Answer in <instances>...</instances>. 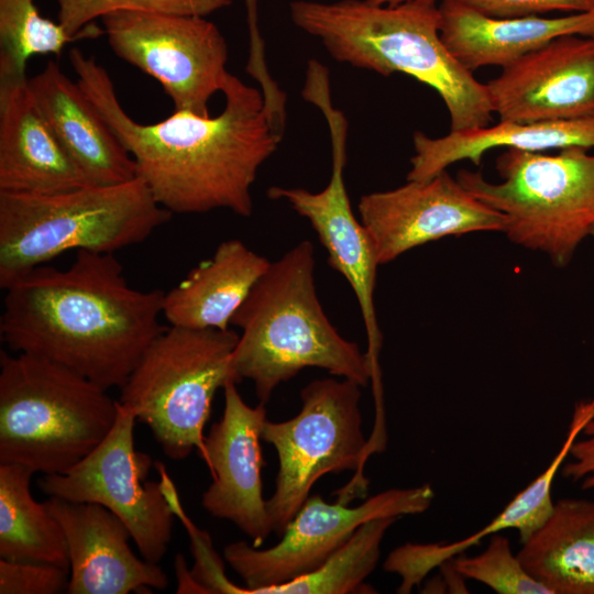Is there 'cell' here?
<instances>
[{
	"instance_id": "cell-1",
	"label": "cell",
	"mask_w": 594,
	"mask_h": 594,
	"mask_svg": "<svg viewBox=\"0 0 594 594\" xmlns=\"http://www.w3.org/2000/svg\"><path fill=\"white\" fill-rule=\"evenodd\" d=\"M69 61L78 84L133 158L136 177L162 207L172 213L252 215V185L283 136L261 89L230 74L217 117L175 110L142 124L122 108L110 75L94 56L73 48Z\"/></svg>"
},
{
	"instance_id": "cell-2",
	"label": "cell",
	"mask_w": 594,
	"mask_h": 594,
	"mask_svg": "<svg viewBox=\"0 0 594 594\" xmlns=\"http://www.w3.org/2000/svg\"><path fill=\"white\" fill-rule=\"evenodd\" d=\"M2 341L105 389L123 386L162 326L161 289L132 287L114 253L76 251L68 268L37 266L6 289Z\"/></svg>"
},
{
	"instance_id": "cell-3",
	"label": "cell",
	"mask_w": 594,
	"mask_h": 594,
	"mask_svg": "<svg viewBox=\"0 0 594 594\" xmlns=\"http://www.w3.org/2000/svg\"><path fill=\"white\" fill-rule=\"evenodd\" d=\"M296 26L317 37L340 63L382 76L403 73L431 87L450 117V131L490 125L485 84L447 48L436 0L377 6L367 0L293 1Z\"/></svg>"
},
{
	"instance_id": "cell-4",
	"label": "cell",
	"mask_w": 594,
	"mask_h": 594,
	"mask_svg": "<svg viewBox=\"0 0 594 594\" xmlns=\"http://www.w3.org/2000/svg\"><path fill=\"white\" fill-rule=\"evenodd\" d=\"M315 267L314 244L304 240L270 263L231 319L242 331L232 355L234 374L238 382L254 383L262 404L307 367L362 387L372 381L367 353L344 339L326 316Z\"/></svg>"
},
{
	"instance_id": "cell-5",
	"label": "cell",
	"mask_w": 594,
	"mask_h": 594,
	"mask_svg": "<svg viewBox=\"0 0 594 594\" xmlns=\"http://www.w3.org/2000/svg\"><path fill=\"white\" fill-rule=\"evenodd\" d=\"M172 216L139 177L47 195L0 193V287L72 250L140 244Z\"/></svg>"
},
{
	"instance_id": "cell-6",
	"label": "cell",
	"mask_w": 594,
	"mask_h": 594,
	"mask_svg": "<svg viewBox=\"0 0 594 594\" xmlns=\"http://www.w3.org/2000/svg\"><path fill=\"white\" fill-rule=\"evenodd\" d=\"M119 400L85 376L28 353L0 352V463L62 474L110 432Z\"/></svg>"
},
{
	"instance_id": "cell-7",
	"label": "cell",
	"mask_w": 594,
	"mask_h": 594,
	"mask_svg": "<svg viewBox=\"0 0 594 594\" xmlns=\"http://www.w3.org/2000/svg\"><path fill=\"white\" fill-rule=\"evenodd\" d=\"M501 182L461 169L457 179L506 219L517 245L566 266L594 231V153L572 146L556 154L507 148L496 160Z\"/></svg>"
},
{
	"instance_id": "cell-8",
	"label": "cell",
	"mask_w": 594,
	"mask_h": 594,
	"mask_svg": "<svg viewBox=\"0 0 594 594\" xmlns=\"http://www.w3.org/2000/svg\"><path fill=\"white\" fill-rule=\"evenodd\" d=\"M240 334L169 326L145 349L120 388L119 403L145 424L172 460L204 451L212 399L229 382Z\"/></svg>"
},
{
	"instance_id": "cell-9",
	"label": "cell",
	"mask_w": 594,
	"mask_h": 594,
	"mask_svg": "<svg viewBox=\"0 0 594 594\" xmlns=\"http://www.w3.org/2000/svg\"><path fill=\"white\" fill-rule=\"evenodd\" d=\"M361 387L348 378L315 380L301 389V409L295 417L265 420L262 440L274 447L278 458L275 491L266 501L275 534L283 535L311 487L328 473L358 472L339 491V502L365 496L369 440L362 431Z\"/></svg>"
},
{
	"instance_id": "cell-10",
	"label": "cell",
	"mask_w": 594,
	"mask_h": 594,
	"mask_svg": "<svg viewBox=\"0 0 594 594\" xmlns=\"http://www.w3.org/2000/svg\"><path fill=\"white\" fill-rule=\"evenodd\" d=\"M328 69L320 63L307 67L301 90L302 98L320 109L328 123L332 147V172L328 185L312 193L305 188L272 186L267 196L284 200L299 216L306 218L328 253L329 265L352 287L364 321L372 365V382L381 388L378 354L382 333L378 327L374 290L380 265L374 242L352 210L344 184L346 163L348 121L331 102Z\"/></svg>"
},
{
	"instance_id": "cell-11",
	"label": "cell",
	"mask_w": 594,
	"mask_h": 594,
	"mask_svg": "<svg viewBox=\"0 0 594 594\" xmlns=\"http://www.w3.org/2000/svg\"><path fill=\"white\" fill-rule=\"evenodd\" d=\"M118 57L154 78L175 110L209 117L211 97L229 75L228 44L206 16L119 10L101 18Z\"/></svg>"
},
{
	"instance_id": "cell-12",
	"label": "cell",
	"mask_w": 594,
	"mask_h": 594,
	"mask_svg": "<svg viewBox=\"0 0 594 594\" xmlns=\"http://www.w3.org/2000/svg\"><path fill=\"white\" fill-rule=\"evenodd\" d=\"M136 420L119 403L117 420L107 437L67 472L44 475L38 487L48 496L108 508L127 525L142 558L160 563L176 516L160 481L147 480L154 462L134 447Z\"/></svg>"
},
{
	"instance_id": "cell-13",
	"label": "cell",
	"mask_w": 594,
	"mask_h": 594,
	"mask_svg": "<svg viewBox=\"0 0 594 594\" xmlns=\"http://www.w3.org/2000/svg\"><path fill=\"white\" fill-rule=\"evenodd\" d=\"M435 497L430 484L381 492L355 507L320 495L309 496L287 525L282 540L268 549L246 541L229 543L226 561L244 583L241 594L280 585L323 564L365 522L426 512Z\"/></svg>"
},
{
	"instance_id": "cell-14",
	"label": "cell",
	"mask_w": 594,
	"mask_h": 594,
	"mask_svg": "<svg viewBox=\"0 0 594 594\" xmlns=\"http://www.w3.org/2000/svg\"><path fill=\"white\" fill-rule=\"evenodd\" d=\"M361 222L369 231L380 265L446 237L504 232L506 219L471 195L448 169L425 180L361 197Z\"/></svg>"
},
{
	"instance_id": "cell-15",
	"label": "cell",
	"mask_w": 594,
	"mask_h": 594,
	"mask_svg": "<svg viewBox=\"0 0 594 594\" xmlns=\"http://www.w3.org/2000/svg\"><path fill=\"white\" fill-rule=\"evenodd\" d=\"M223 391L222 417L204 441L201 458L213 480L201 504L213 517L233 522L254 547H261L273 531L262 483L265 462L261 440L266 408L262 403L248 405L235 382H229Z\"/></svg>"
},
{
	"instance_id": "cell-16",
	"label": "cell",
	"mask_w": 594,
	"mask_h": 594,
	"mask_svg": "<svg viewBox=\"0 0 594 594\" xmlns=\"http://www.w3.org/2000/svg\"><path fill=\"white\" fill-rule=\"evenodd\" d=\"M502 121L594 117V36H560L485 84Z\"/></svg>"
},
{
	"instance_id": "cell-17",
	"label": "cell",
	"mask_w": 594,
	"mask_h": 594,
	"mask_svg": "<svg viewBox=\"0 0 594 594\" xmlns=\"http://www.w3.org/2000/svg\"><path fill=\"white\" fill-rule=\"evenodd\" d=\"M61 524L68 551L69 594H128L165 590L168 578L158 563L131 549L127 525L95 503L50 496L44 502Z\"/></svg>"
},
{
	"instance_id": "cell-18",
	"label": "cell",
	"mask_w": 594,
	"mask_h": 594,
	"mask_svg": "<svg viewBox=\"0 0 594 594\" xmlns=\"http://www.w3.org/2000/svg\"><path fill=\"white\" fill-rule=\"evenodd\" d=\"M89 185L46 121L29 78L0 79V193L47 195Z\"/></svg>"
},
{
	"instance_id": "cell-19",
	"label": "cell",
	"mask_w": 594,
	"mask_h": 594,
	"mask_svg": "<svg viewBox=\"0 0 594 594\" xmlns=\"http://www.w3.org/2000/svg\"><path fill=\"white\" fill-rule=\"evenodd\" d=\"M440 36L470 72L505 68L522 56L565 35L594 36V9L559 18H497L461 0H441Z\"/></svg>"
},
{
	"instance_id": "cell-20",
	"label": "cell",
	"mask_w": 594,
	"mask_h": 594,
	"mask_svg": "<svg viewBox=\"0 0 594 594\" xmlns=\"http://www.w3.org/2000/svg\"><path fill=\"white\" fill-rule=\"evenodd\" d=\"M46 121L68 155L92 185L136 178L135 163L78 81L54 61L29 79Z\"/></svg>"
},
{
	"instance_id": "cell-21",
	"label": "cell",
	"mask_w": 594,
	"mask_h": 594,
	"mask_svg": "<svg viewBox=\"0 0 594 594\" xmlns=\"http://www.w3.org/2000/svg\"><path fill=\"white\" fill-rule=\"evenodd\" d=\"M590 418L574 411L566 437L547 469L520 491L506 507L486 526L474 534L449 543H405L394 549L383 568L400 578L397 593L408 594L428 573L446 561L477 546L485 537L506 529H516L525 542L551 515L554 502L551 496L553 480L570 453L573 442L582 433Z\"/></svg>"
},
{
	"instance_id": "cell-22",
	"label": "cell",
	"mask_w": 594,
	"mask_h": 594,
	"mask_svg": "<svg viewBox=\"0 0 594 594\" xmlns=\"http://www.w3.org/2000/svg\"><path fill=\"white\" fill-rule=\"evenodd\" d=\"M270 263L238 239L221 242L211 257L165 293L163 317L169 326L229 329L233 315Z\"/></svg>"
},
{
	"instance_id": "cell-23",
	"label": "cell",
	"mask_w": 594,
	"mask_h": 594,
	"mask_svg": "<svg viewBox=\"0 0 594 594\" xmlns=\"http://www.w3.org/2000/svg\"><path fill=\"white\" fill-rule=\"evenodd\" d=\"M413 141L415 155L407 180H425L461 161L479 166L485 153L497 147L529 152L594 148V117L527 123L501 120L494 125L450 131L439 138L417 131Z\"/></svg>"
},
{
	"instance_id": "cell-24",
	"label": "cell",
	"mask_w": 594,
	"mask_h": 594,
	"mask_svg": "<svg viewBox=\"0 0 594 594\" xmlns=\"http://www.w3.org/2000/svg\"><path fill=\"white\" fill-rule=\"evenodd\" d=\"M517 553L552 594H594V501L562 498Z\"/></svg>"
},
{
	"instance_id": "cell-25",
	"label": "cell",
	"mask_w": 594,
	"mask_h": 594,
	"mask_svg": "<svg viewBox=\"0 0 594 594\" xmlns=\"http://www.w3.org/2000/svg\"><path fill=\"white\" fill-rule=\"evenodd\" d=\"M34 473L24 465L0 463V558L69 569L61 524L32 496Z\"/></svg>"
},
{
	"instance_id": "cell-26",
	"label": "cell",
	"mask_w": 594,
	"mask_h": 594,
	"mask_svg": "<svg viewBox=\"0 0 594 594\" xmlns=\"http://www.w3.org/2000/svg\"><path fill=\"white\" fill-rule=\"evenodd\" d=\"M400 518L382 517L363 524L334 554L316 570L287 583L256 590L253 594L371 593L364 580L374 571L381 543Z\"/></svg>"
},
{
	"instance_id": "cell-27",
	"label": "cell",
	"mask_w": 594,
	"mask_h": 594,
	"mask_svg": "<svg viewBox=\"0 0 594 594\" xmlns=\"http://www.w3.org/2000/svg\"><path fill=\"white\" fill-rule=\"evenodd\" d=\"M78 38L41 15L34 0H0V79L25 78L35 55L59 56Z\"/></svg>"
},
{
	"instance_id": "cell-28",
	"label": "cell",
	"mask_w": 594,
	"mask_h": 594,
	"mask_svg": "<svg viewBox=\"0 0 594 594\" xmlns=\"http://www.w3.org/2000/svg\"><path fill=\"white\" fill-rule=\"evenodd\" d=\"M451 563L464 579L483 583L499 594H552L525 569L509 540L499 532L490 536L481 553L459 554Z\"/></svg>"
},
{
	"instance_id": "cell-29",
	"label": "cell",
	"mask_w": 594,
	"mask_h": 594,
	"mask_svg": "<svg viewBox=\"0 0 594 594\" xmlns=\"http://www.w3.org/2000/svg\"><path fill=\"white\" fill-rule=\"evenodd\" d=\"M58 22L66 32L91 38L101 31L91 22L119 10L160 11L206 16L231 4V0H56Z\"/></svg>"
},
{
	"instance_id": "cell-30",
	"label": "cell",
	"mask_w": 594,
	"mask_h": 594,
	"mask_svg": "<svg viewBox=\"0 0 594 594\" xmlns=\"http://www.w3.org/2000/svg\"><path fill=\"white\" fill-rule=\"evenodd\" d=\"M154 466L160 474V483L164 496L166 497L174 515L184 524L191 543V551L195 558V565L190 573L204 593H233L239 594L240 586L231 582L224 574L223 563L212 549L211 539L208 532L198 529L186 515L177 490L168 475L164 464L154 462Z\"/></svg>"
},
{
	"instance_id": "cell-31",
	"label": "cell",
	"mask_w": 594,
	"mask_h": 594,
	"mask_svg": "<svg viewBox=\"0 0 594 594\" xmlns=\"http://www.w3.org/2000/svg\"><path fill=\"white\" fill-rule=\"evenodd\" d=\"M68 581V568L0 558V594H57Z\"/></svg>"
},
{
	"instance_id": "cell-32",
	"label": "cell",
	"mask_w": 594,
	"mask_h": 594,
	"mask_svg": "<svg viewBox=\"0 0 594 594\" xmlns=\"http://www.w3.org/2000/svg\"><path fill=\"white\" fill-rule=\"evenodd\" d=\"M479 11L497 18L540 15L552 11L570 13L594 9V0H461Z\"/></svg>"
},
{
	"instance_id": "cell-33",
	"label": "cell",
	"mask_w": 594,
	"mask_h": 594,
	"mask_svg": "<svg viewBox=\"0 0 594 594\" xmlns=\"http://www.w3.org/2000/svg\"><path fill=\"white\" fill-rule=\"evenodd\" d=\"M570 450L571 462L562 465L561 473L572 481H582L583 490L594 488V419L588 421Z\"/></svg>"
},
{
	"instance_id": "cell-34",
	"label": "cell",
	"mask_w": 594,
	"mask_h": 594,
	"mask_svg": "<svg viewBox=\"0 0 594 594\" xmlns=\"http://www.w3.org/2000/svg\"><path fill=\"white\" fill-rule=\"evenodd\" d=\"M257 2L258 0H244L250 33V53L252 55L264 53V42L257 25Z\"/></svg>"
},
{
	"instance_id": "cell-35",
	"label": "cell",
	"mask_w": 594,
	"mask_h": 594,
	"mask_svg": "<svg viewBox=\"0 0 594 594\" xmlns=\"http://www.w3.org/2000/svg\"><path fill=\"white\" fill-rule=\"evenodd\" d=\"M175 571L177 576V593H204L202 588L194 580L185 558L178 553L175 558Z\"/></svg>"
},
{
	"instance_id": "cell-36",
	"label": "cell",
	"mask_w": 594,
	"mask_h": 594,
	"mask_svg": "<svg viewBox=\"0 0 594 594\" xmlns=\"http://www.w3.org/2000/svg\"><path fill=\"white\" fill-rule=\"evenodd\" d=\"M377 6H397L413 0H367Z\"/></svg>"
},
{
	"instance_id": "cell-37",
	"label": "cell",
	"mask_w": 594,
	"mask_h": 594,
	"mask_svg": "<svg viewBox=\"0 0 594 594\" xmlns=\"http://www.w3.org/2000/svg\"><path fill=\"white\" fill-rule=\"evenodd\" d=\"M593 239H594V231L592 232V235H591Z\"/></svg>"
}]
</instances>
